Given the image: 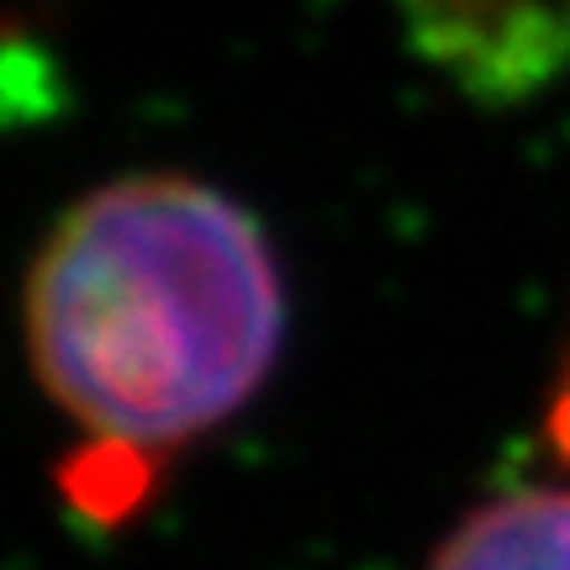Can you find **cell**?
Segmentation results:
<instances>
[{
	"label": "cell",
	"mask_w": 570,
	"mask_h": 570,
	"mask_svg": "<svg viewBox=\"0 0 570 570\" xmlns=\"http://www.w3.org/2000/svg\"><path fill=\"white\" fill-rule=\"evenodd\" d=\"M412 48L465 96L523 101L570 63V0H396Z\"/></svg>",
	"instance_id": "cell-2"
},
{
	"label": "cell",
	"mask_w": 570,
	"mask_h": 570,
	"mask_svg": "<svg viewBox=\"0 0 570 570\" xmlns=\"http://www.w3.org/2000/svg\"><path fill=\"white\" fill-rule=\"evenodd\" d=\"M428 570H570V491L518 487L465 512Z\"/></svg>",
	"instance_id": "cell-3"
},
{
	"label": "cell",
	"mask_w": 570,
	"mask_h": 570,
	"mask_svg": "<svg viewBox=\"0 0 570 570\" xmlns=\"http://www.w3.org/2000/svg\"><path fill=\"white\" fill-rule=\"evenodd\" d=\"M42 396L111 449H175L265 391L285 275L265 223L190 175L96 185L42 238L21 291Z\"/></svg>",
	"instance_id": "cell-1"
}]
</instances>
